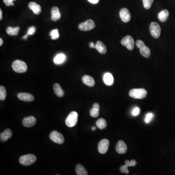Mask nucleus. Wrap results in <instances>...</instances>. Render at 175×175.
<instances>
[{
  "instance_id": "obj_43",
  "label": "nucleus",
  "mask_w": 175,
  "mask_h": 175,
  "mask_svg": "<svg viewBox=\"0 0 175 175\" xmlns=\"http://www.w3.org/2000/svg\"><path fill=\"white\" fill-rule=\"evenodd\" d=\"M3 44V40L2 39V38L0 39V46H2Z\"/></svg>"
},
{
  "instance_id": "obj_3",
  "label": "nucleus",
  "mask_w": 175,
  "mask_h": 175,
  "mask_svg": "<svg viewBox=\"0 0 175 175\" xmlns=\"http://www.w3.org/2000/svg\"><path fill=\"white\" fill-rule=\"evenodd\" d=\"M148 92L144 89H134L130 90L129 95L134 99H142L145 98Z\"/></svg>"
},
{
  "instance_id": "obj_30",
  "label": "nucleus",
  "mask_w": 175,
  "mask_h": 175,
  "mask_svg": "<svg viewBox=\"0 0 175 175\" xmlns=\"http://www.w3.org/2000/svg\"><path fill=\"white\" fill-rule=\"evenodd\" d=\"M99 110L92 108L90 111V115L92 117L96 118L99 116Z\"/></svg>"
},
{
  "instance_id": "obj_42",
  "label": "nucleus",
  "mask_w": 175,
  "mask_h": 175,
  "mask_svg": "<svg viewBox=\"0 0 175 175\" xmlns=\"http://www.w3.org/2000/svg\"><path fill=\"white\" fill-rule=\"evenodd\" d=\"M28 36L27 35H25V36H23V37L22 38V39H24V40H26L27 39Z\"/></svg>"
},
{
  "instance_id": "obj_32",
  "label": "nucleus",
  "mask_w": 175,
  "mask_h": 175,
  "mask_svg": "<svg viewBox=\"0 0 175 175\" xmlns=\"http://www.w3.org/2000/svg\"><path fill=\"white\" fill-rule=\"evenodd\" d=\"M120 171L121 173H126V174L129 173V171L128 169V166L126 165L121 166L120 168Z\"/></svg>"
},
{
  "instance_id": "obj_39",
  "label": "nucleus",
  "mask_w": 175,
  "mask_h": 175,
  "mask_svg": "<svg viewBox=\"0 0 175 175\" xmlns=\"http://www.w3.org/2000/svg\"><path fill=\"white\" fill-rule=\"evenodd\" d=\"M89 46L91 48H95L96 49V45H95L94 43H91L89 44Z\"/></svg>"
},
{
  "instance_id": "obj_33",
  "label": "nucleus",
  "mask_w": 175,
  "mask_h": 175,
  "mask_svg": "<svg viewBox=\"0 0 175 175\" xmlns=\"http://www.w3.org/2000/svg\"><path fill=\"white\" fill-rule=\"evenodd\" d=\"M153 117H154V115H153V113H149L147 114L145 119V122L146 123H149L153 118Z\"/></svg>"
},
{
  "instance_id": "obj_25",
  "label": "nucleus",
  "mask_w": 175,
  "mask_h": 175,
  "mask_svg": "<svg viewBox=\"0 0 175 175\" xmlns=\"http://www.w3.org/2000/svg\"><path fill=\"white\" fill-rule=\"evenodd\" d=\"M169 17V12L166 9L161 11L158 15V18L161 22H166Z\"/></svg>"
},
{
  "instance_id": "obj_31",
  "label": "nucleus",
  "mask_w": 175,
  "mask_h": 175,
  "mask_svg": "<svg viewBox=\"0 0 175 175\" xmlns=\"http://www.w3.org/2000/svg\"><path fill=\"white\" fill-rule=\"evenodd\" d=\"M36 31V28L35 26H31L29 28L28 30L27 33L26 35L28 36L29 35H33L35 33Z\"/></svg>"
},
{
  "instance_id": "obj_36",
  "label": "nucleus",
  "mask_w": 175,
  "mask_h": 175,
  "mask_svg": "<svg viewBox=\"0 0 175 175\" xmlns=\"http://www.w3.org/2000/svg\"><path fill=\"white\" fill-rule=\"evenodd\" d=\"M136 165H137V162H136V161H135V160H131L130 161V163H129L128 167L135 166H136Z\"/></svg>"
},
{
  "instance_id": "obj_19",
  "label": "nucleus",
  "mask_w": 175,
  "mask_h": 175,
  "mask_svg": "<svg viewBox=\"0 0 175 175\" xmlns=\"http://www.w3.org/2000/svg\"><path fill=\"white\" fill-rule=\"evenodd\" d=\"M66 60V57L63 53H59L55 55L54 59V62L56 65H60L63 63Z\"/></svg>"
},
{
  "instance_id": "obj_16",
  "label": "nucleus",
  "mask_w": 175,
  "mask_h": 175,
  "mask_svg": "<svg viewBox=\"0 0 175 175\" xmlns=\"http://www.w3.org/2000/svg\"><path fill=\"white\" fill-rule=\"evenodd\" d=\"M51 20L52 21L56 22L60 20L61 18V14L59 10V8L57 6H54L52 8L51 10Z\"/></svg>"
},
{
  "instance_id": "obj_24",
  "label": "nucleus",
  "mask_w": 175,
  "mask_h": 175,
  "mask_svg": "<svg viewBox=\"0 0 175 175\" xmlns=\"http://www.w3.org/2000/svg\"><path fill=\"white\" fill-rule=\"evenodd\" d=\"M20 27H8L6 29V32L7 33L8 35L11 36H17L18 35V32L20 31Z\"/></svg>"
},
{
  "instance_id": "obj_34",
  "label": "nucleus",
  "mask_w": 175,
  "mask_h": 175,
  "mask_svg": "<svg viewBox=\"0 0 175 175\" xmlns=\"http://www.w3.org/2000/svg\"><path fill=\"white\" fill-rule=\"evenodd\" d=\"M14 1L15 0H3V2L6 6H14V4L13 3Z\"/></svg>"
},
{
  "instance_id": "obj_11",
  "label": "nucleus",
  "mask_w": 175,
  "mask_h": 175,
  "mask_svg": "<svg viewBox=\"0 0 175 175\" xmlns=\"http://www.w3.org/2000/svg\"><path fill=\"white\" fill-rule=\"evenodd\" d=\"M120 17L121 20L124 22H128L131 19V15L127 8H123L120 11Z\"/></svg>"
},
{
  "instance_id": "obj_7",
  "label": "nucleus",
  "mask_w": 175,
  "mask_h": 175,
  "mask_svg": "<svg viewBox=\"0 0 175 175\" xmlns=\"http://www.w3.org/2000/svg\"><path fill=\"white\" fill-rule=\"evenodd\" d=\"M50 138L54 143L61 144L64 142V138L62 134L56 130L52 131L50 134Z\"/></svg>"
},
{
  "instance_id": "obj_12",
  "label": "nucleus",
  "mask_w": 175,
  "mask_h": 175,
  "mask_svg": "<svg viewBox=\"0 0 175 175\" xmlns=\"http://www.w3.org/2000/svg\"><path fill=\"white\" fill-rule=\"evenodd\" d=\"M37 120L36 118L34 116H29L24 118L22 120V124L25 127L30 128L33 127L36 124Z\"/></svg>"
},
{
  "instance_id": "obj_21",
  "label": "nucleus",
  "mask_w": 175,
  "mask_h": 175,
  "mask_svg": "<svg viewBox=\"0 0 175 175\" xmlns=\"http://www.w3.org/2000/svg\"><path fill=\"white\" fill-rule=\"evenodd\" d=\"M104 83L108 86H111L113 83V77L112 75L109 73H106L103 76Z\"/></svg>"
},
{
  "instance_id": "obj_1",
  "label": "nucleus",
  "mask_w": 175,
  "mask_h": 175,
  "mask_svg": "<svg viewBox=\"0 0 175 175\" xmlns=\"http://www.w3.org/2000/svg\"><path fill=\"white\" fill-rule=\"evenodd\" d=\"M13 70L18 73H24L27 70V66L24 61L20 60H16L12 65Z\"/></svg>"
},
{
  "instance_id": "obj_35",
  "label": "nucleus",
  "mask_w": 175,
  "mask_h": 175,
  "mask_svg": "<svg viewBox=\"0 0 175 175\" xmlns=\"http://www.w3.org/2000/svg\"><path fill=\"white\" fill-rule=\"evenodd\" d=\"M140 113V109L139 108L136 107L134 109H133V111H132V115L133 116H137V115H138Z\"/></svg>"
},
{
  "instance_id": "obj_44",
  "label": "nucleus",
  "mask_w": 175,
  "mask_h": 175,
  "mask_svg": "<svg viewBox=\"0 0 175 175\" xmlns=\"http://www.w3.org/2000/svg\"><path fill=\"white\" fill-rule=\"evenodd\" d=\"M92 130H93V131H95V130L96 129V127H92Z\"/></svg>"
},
{
  "instance_id": "obj_13",
  "label": "nucleus",
  "mask_w": 175,
  "mask_h": 175,
  "mask_svg": "<svg viewBox=\"0 0 175 175\" xmlns=\"http://www.w3.org/2000/svg\"><path fill=\"white\" fill-rule=\"evenodd\" d=\"M18 98L20 100L27 102H30L34 100V97L32 95L28 93H20L18 94Z\"/></svg>"
},
{
  "instance_id": "obj_18",
  "label": "nucleus",
  "mask_w": 175,
  "mask_h": 175,
  "mask_svg": "<svg viewBox=\"0 0 175 175\" xmlns=\"http://www.w3.org/2000/svg\"><path fill=\"white\" fill-rule=\"evenodd\" d=\"M12 136V132L11 130L9 128H7L0 134V140L2 142H6L8 139L10 138Z\"/></svg>"
},
{
  "instance_id": "obj_28",
  "label": "nucleus",
  "mask_w": 175,
  "mask_h": 175,
  "mask_svg": "<svg viewBox=\"0 0 175 175\" xmlns=\"http://www.w3.org/2000/svg\"><path fill=\"white\" fill-rule=\"evenodd\" d=\"M6 97V91L5 87L1 86L0 87V100H4Z\"/></svg>"
},
{
  "instance_id": "obj_9",
  "label": "nucleus",
  "mask_w": 175,
  "mask_h": 175,
  "mask_svg": "<svg viewBox=\"0 0 175 175\" xmlns=\"http://www.w3.org/2000/svg\"><path fill=\"white\" fill-rule=\"evenodd\" d=\"M122 45L126 46L129 50H132L134 47V41L132 37L130 36H127L124 37L121 42Z\"/></svg>"
},
{
  "instance_id": "obj_8",
  "label": "nucleus",
  "mask_w": 175,
  "mask_h": 175,
  "mask_svg": "<svg viewBox=\"0 0 175 175\" xmlns=\"http://www.w3.org/2000/svg\"><path fill=\"white\" fill-rule=\"evenodd\" d=\"M96 24L92 20H87L82 23H80L79 26V29L81 31H89L94 29Z\"/></svg>"
},
{
  "instance_id": "obj_38",
  "label": "nucleus",
  "mask_w": 175,
  "mask_h": 175,
  "mask_svg": "<svg viewBox=\"0 0 175 175\" xmlns=\"http://www.w3.org/2000/svg\"><path fill=\"white\" fill-rule=\"evenodd\" d=\"M88 1L92 4H96L98 3L99 0H88Z\"/></svg>"
},
{
  "instance_id": "obj_17",
  "label": "nucleus",
  "mask_w": 175,
  "mask_h": 175,
  "mask_svg": "<svg viewBox=\"0 0 175 175\" xmlns=\"http://www.w3.org/2000/svg\"><path fill=\"white\" fill-rule=\"evenodd\" d=\"M82 80V82L84 84H85L90 87L94 86L96 83L95 79H93V77L88 75H85L83 76Z\"/></svg>"
},
{
  "instance_id": "obj_5",
  "label": "nucleus",
  "mask_w": 175,
  "mask_h": 175,
  "mask_svg": "<svg viewBox=\"0 0 175 175\" xmlns=\"http://www.w3.org/2000/svg\"><path fill=\"white\" fill-rule=\"evenodd\" d=\"M79 115L76 112H72L66 119L65 123L67 127L73 128L77 124Z\"/></svg>"
},
{
  "instance_id": "obj_22",
  "label": "nucleus",
  "mask_w": 175,
  "mask_h": 175,
  "mask_svg": "<svg viewBox=\"0 0 175 175\" xmlns=\"http://www.w3.org/2000/svg\"><path fill=\"white\" fill-rule=\"evenodd\" d=\"M53 88L54 90L55 93L58 97H62L64 95V92L63 90H62L61 88V86L58 83H55L54 85Z\"/></svg>"
},
{
  "instance_id": "obj_10",
  "label": "nucleus",
  "mask_w": 175,
  "mask_h": 175,
  "mask_svg": "<svg viewBox=\"0 0 175 175\" xmlns=\"http://www.w3.org/2000/svg\"><path fill=\"white\" fill-rule=\"evenodd\" d=\"M109 145V140L106 139L102 140L98 145V149L99 153L104 154L107 152Z\"/></svg>"
},
{
  "instance_id": "obj_20",
  "label": "nucleus",
  "mask_w": 175,
  "mask_h": 175,
  "mask_svg": "<svg viewBox=\"0 0 175 175\" xmlns=\"http://www.w3.org/2000/svg\"><path fill=\"white\" fill-rule=\"evenodd\" d=\"M96 49L101 54H105L107 52L106 46L101 41H98L97 42L96 44Z\"/></svg>"
},
{
  "instance_id": "obj_40",
  "label": "nucleus",
  "mask_w": 175,
  "mask_h": 175,
  "mask_svg": "<svg viewBox=\"0 0 175 175\" xmlns=\"http://www.w3.org/2000/svg\"><path fill=\"white\" fill-rule=\"evenodd\" d=\"M129 163H130V161L129 160H126L125 161V165H127L128 167V165H129Z\"/></svg>"
},
{
  "instance_id": "obj_2",
  "label": "nucleus",
  "mask_w": 175,
  "mask_h": 175,
  "mask_svg": "<svg viewBox=\"0 0 175 175\" xmlns=\"http://www.w3.org/2000/svg\"><path fill=\"white\" fill-rule=\"evenodd\" d=\"M37 160V157L34 155L29 154L22 156L19 159V162L23 166H29L33 164Z\"/></svg>"
},
{
  "instance_id": "obj_6",
  "label": "nucleus",
  "mask_w": 175,
  "mask_h": 175,
  "mask_svg": "<svg viewBox=\"0 0 175 175\" xmlns=\"http://www.w3.org/2000/svg\"><path fill=\"white\" fill-rule=\"evenodd\" d=\"M150 32L151 36L155 39L159 38L161 32V28L158 23L155 22H152L150 25Z\"/></svg>"
},
{
  "instance_id": "obj_14",
  "label": "nucleus",
  "mask_w": 175,
  "mask_h": 175,
  "mask_svg": "<svg viewBox=\"0 0 175 175\" xmlns=\"http://www.w3.org/2000/svg\"><path fill=\"white\" fill-rule=\"evenodd\" d=\"M127 145L123 140H120L118 142L116 147V150L117 153L120 154H123L127 152Z\"/></svg>"
},
{
  "instance_id": "obj_37",
  "label": "nucleus",
  "mask_w": 175,
  "mask_h": 175,
  "mask_svg": "<svg viewBox=\"0 0 175 175\" xmlns=\"http://www.w3.org/2000/svg\"><path fill=\"white\" fill-rule=\"evenodd\" d=\"M93 108L99 110L100 109V106L97 103H95L93 105Z\"/></svg>"
},
{
  "instance_id": "obj_15",
  "label": "nucleus",
  "mask_w": 175,
  "mask_h": 175,
  "mask_svg": "<svg viewBox=\"0 0 175 175\" xmlns=\"http://www.w3.org/2000/svg\"><path fill=\"white\" fill-rule=\"evenodd\" d=\"M28 7L29 9L33 12V13L36 15H39L42 12V7L38 4L34 2H31L28 4Z\"/></svg>"
},
{
  "instance_id": "obj_27",
  "label": "nucleus",
  "mask_w": 175,
  "mask_h": 175,
  "mask_svg": "<svg viewBox=\"0 0 175 175\" xmlns=\"http://www.w3.org/2000/svg\"><path fill=\"white\" fill-rule=\"evenodd\" d=\"M49 35L50 36H51V39H53V40L58 39L59 37V30L57 29L52 30L50 33Z\"/></svg>"
},
{
  "instance_id": "obj_41",
  "label": "nucleus",
  "mask_w": 175,
  "mask_h": 175,
  "mask_svg": "<svg viewBox=\"0 0 175 175\" xmlns=\"http://www.w3.org/2000/svg\"><path fill=\"white\" fill-rule=\"evenodd\" d=\"M2 11L1 9H0V20H2Z\"/></svg>"
},
{
  "instance_id": "obj_26",
  "label": "nucleus",
  "mask_w": 175,
  "mask_h": 175,
  "mask_svg": "<svg viewBox=\"0 0 175 175\" xmlns=\"http://www.w3.org/2000/svg\"><path fill=\"white\" fill-rule=\"evenodd\" d=\"M96 126L98 127V128L100 129H102V130L105 129L107 126L106 120L103 118H100L98 119L97 121H96Z\"/></svg>"
},
{
  "instance_id": "obj_23",
  "label": "nucleus",
  "mask_w": 175,
  "mask_h": 175,
  "mask_svg": "<svg viewBox=\"0 0 175 175\" xmlns=\"http://www.w3.org/2000/svg\"><path fill=\"white\" fill-rule=\"evenodd\" d=\"M75 172L77 175H88L87 171L86 168L80 164H78L75 166Z\"/></svg>"
},
{
  "instance_id": "obj_29",
  "label": "nucleus",
  "mask_w": 175,
  "mask_h": 175,
  "mask_svg": "<svg viewBox=\"0 0 175 175\" xmlns=\"http://www.w3.org/2000/svg\"><path fill=\"white\" fill-rule=\"evenodd\" d=\"M143 2L144 8L149 9L151 7L153 0H143Z\"/></svg>"
},
{
  "instance_id": "obj_4",
  "label": "nucleus",
  "mask_w": 175,
  "mask_h": 175,
  "mask_svg": "<svg viewBox=\"0 0 175 175\" xmlns=\"http://www.w3.org/2000/svg\"><path fill=\"white\" fill-rule=\"evenodd\" d=\"M136 45L137 47L140 49V54L143 57L148 58L151 55V51L148 47L145 46L144 42L141 40H137L136 42Z\"/></svg>"
}]
</instances>
